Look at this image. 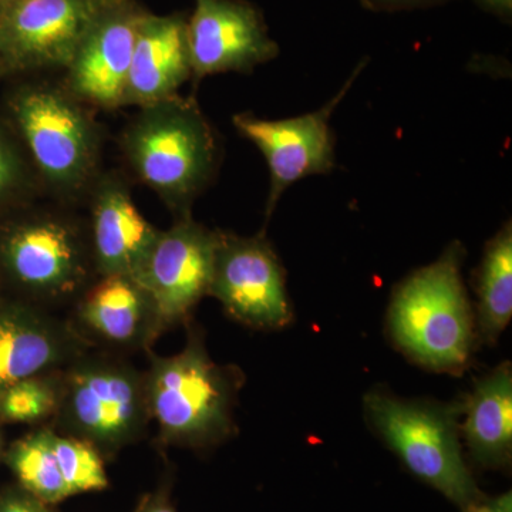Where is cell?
I'll return each instance as SVG.
<instances>
[{"instance_id": "ac0fdd59", "label": "cell", "mask_w": 512, "mask_h": 512, "mask_svg": "<svg viewBox=\"0 0 512 512\" xmlns=\"http://www.w3.org/2000/svg\"><path fill=\"white\" fill-rule=\"evenodd\" d=\"M463 430L468 451L481 468L510 466L512 454V372L503 363L476 384L464 403Z\"/></svg>"}, {"instance_id": "277c9868", "label": "cell", "mask_w": 512, "mask_h": 512, "mask_svg": "<svg viewBox=\"0 0 512 512\" xmlns=\"http://www.w3.org/2000/svg\"><path fill=\"white\" fill-rule=\"evenodd\" d=\"M144 369L150 419L160 447L205 450L235 433L234 410L244 375L235 366L214 362L197 325L187 345L171 356L148 350Z\"/></svg>"}, {"instance_id": "d4e9b609", "label": "cell", "mask_w": 512, "mask_h": 512, "mask_svg": "<svg viewBox=\"0 0 512 512\" xmlns=\"http://www.w3.org/2000/svg\"><path fill=\"white\" fill-rule=\"evenodd\" d=\"M134 512H178L171 500L170 483H161L156 491L144 495Z\"/></svg>"}, {"instance_id": "7c38bea8", "label": "cell", "mask_w": 512, "mask_h": 512, "mask_svg": "<svg viewBox=\"0 0 512 512\" xmlns=\"http://www.w3.org/2000/svg\"><path fill=\"white\" fill-rule=\"evenodd\" d=\"M67 319L89 348L123 356L147 353L170 329L150 293L131 275L97 276L70 306Z\"/></svg>"}, {"instance_id": "4fadbf2b", "label": "cell", "mask_w": 512, "mask_h": 512, "mask_svg": "<svg viewBox=\"0 0 512 512\" xmlns=\"http://www.w3.org/2000/svg\"><path fill=\"white\" fill-rule=\"evenodd\" d=\"M192 82L221 73H251L279 55L264 15L248 0H195L187 16Z\"/></svg>"}, {"instance_id": "ba28073f", "label": "cell", "mask_w": 512, "mask_h": 512, "mask_svg": "<svg viewBox=\"0 0 512 512\" xmlns=\"http://www.w3.org/2000/svg\"><path fill=\"white\" fill-rule=\"evenodd\" d=\"M114 0H9L0 10V63L8 79L62 74Z\"/></svg>"}, {"instance_id": "4dcf8cb0", "label": "cell", "mask_w": 512, "mask_h": 512, "mask_svg": "<svg viewBox=\"0 0 512 512\" xmlns=\"http://www.w3.org/2000/svg\"><path fill=\"white\" fill-rule=\"evenodd\" d=\"M0 451H2V439H0Z\"/></svg>"}, {"instance_id": "5bb4252c", "label": "cell", "mask_w": 512, "mask_h": 512, "mask_svg": "<svg viewBox=\"0 0 512 512\" xmlns=\"http://www.w3.org/2000/svg\"><path fill=\"white\" fill-rule=\"evenodd\" d=\"M144 10L136 0H114L60 74L70 92L96 111L123 109L134 40Z\"/></svg>"}, {"instance_id": "5b68a950", "label": "cell", "mask_w": 512, "mask_h": 512, "mask_svg": "<svg viewBox=\"0 0 512 512\" xmlns=\"http://www.w3.org/2000/svg\"><path fill=\"white\" fill-rule=\"evenodd\" d=\"M146 375L127 356L87 349L62 370L59 409L50 426L113 460L150 426Z\"/></svg>"}, {"instance_id": "2e32d148", "label": "cell", "mask_w": 512, "mask_h": 512, "mask_svg": "<svg viewBox=\"0 0 512 512\" xmlns=\"http://www.w3.org/2000/svg\"><path fill=\"white\" fill-rule=\"evenodd\" d=\"M87 349L69 319L0 296V392L20 380L59 372Z\"/></svg>"}, {"instance_id": "e0dca14e", "label": "cell", "mask_w": 512, "mask_h": 512, "mask_svg": "<svg viewBox=\"0 0 512 512\" xmlns=\"http://www.w3.org/2000/svg\"><path fill=\"white\" fill-rule=\"evenodd\" d=\"M187 16L183 12L157 15L144 10L134 40L123 109H140L170 99L192 80Z\"/></svg>"}, {"instance_id": "cb8c5ba5", "label": "cell", "mask_w": 512, "mask_h": 512, "mask_svg": "<svg viewBox=\"0 0 512 512\" xmlns=\"http://www.w3.org/2000/svg\"><path fill=\"white\" fill-rule=\"evenodd\" d=\"M0 512H57L55 505L45 503L19 484L0 490Z\"/></svg>"}, {"instance_id": "9a60e30c", "label": "cell", "mask_w": 512, "mask_h": 512, "mask_svg": "<svg viewBox=\"0 0 512 512\" xmlns=\"http://www.w3.org/2000/svg\"><path fill=\"white\" fill-rule=\"evenodd\" d=\"M83 208L97 276H136L160 228L138 210L128 175L104 168Z\"/></svg>"}, {"instance_id": "ffe728a7", "label": "cell", "mask_w": 512, "mask_h": 512, "mask_svg": "<svg viewBox=\"0 0 512 512\" xmlns=\"http://www.w3.org/2000/svg\"><path fill=\"white\" fill-rule=\"evenodd\" d=\"M53 431L50 424L33 427L10 444L3 458L20 487L47 504L57 505L72 495L53 447Z\"/></svg>"}, {"instance_id": "f1b7e54d", "label": "cell", "mask_w": 512, "mask_h": 512, "mask_svg": "<svg viewBox=\"0 0 512 512\" xmlns=\"http://www.w3.org/2000/svg\"><path fill=\"white\" fill-rule=\"evenodd\" d=\"M8 80V76H6L5 69H3L2 63H0V83Z\"/></svg>"}, {"instance_id": "8992f818", "label": "cell", "mask_w": 512, "mask_h": 512, "mask_svg": "<svg viewBox=\"0 0 512 512\" xmlns=\"http://www.w3.org/2000/svg\"><path fill=\"white\" fill-rule=\"evenodd\" d=\"M464 249L454 242L393 293L389 326L396 345L436 372H463L474 345L473 312L461 276Z\"/></svg>"}, {"instance_id": "8fae6325", "label": "cell", "mask_w": 512, "mask_h": 512, "mask_svg": "<svg viewBox=\"0 0 512 512\" xmlns=\"http://www.w3.org/2000/svg\"><path fill=\"white\" fill-rule=\"evenodd\" d=\"M217 229L177 218L160 234L134 278L154 299L168 328L191 318L210 291Z\"/></svg>"}, {"instance_id": "30bf717a", "label": "cell", "mask_w": 512, "mask_h": 512, "mask_svg": "<svg viewBox=\"0 0 512 512\" xmlns=\"http://www.w3.org/2000/svg\"><path fill=\"white\" fill-rule=\"evenodd\" d=\"M362 67H357L338 96L315 113L286 120L259 119L251 113L232 117L239 136L251 141L268 164L271 185L266 220L271 218L282 194L291 185L309 175L328 174L335 167V134L330 128V116L355 83Z\"/></svg>"}, {"instance_id": "484cf974", "label": "cell", "mask_w": 512, "mask_h": 512, "mask_svg": "<svg viewBox=\"0 0 512 512\" xmlns=\"http://www.w3.org/2000/svg\"><path fill=\"white\" fill-rule=\"evenodd\" d=\"M366 6L380 10H403L436 5L444 0H362Z\"/></svg>"}, {"instance_id": "603a6c76", "label": "cell", "mask_w": 512, "mask_h": 512, "mask_svg": "<svg viewBox=\"0 0 512 512\" xmlns=\"http://www.w3.org/2000/svg\"><path fill=\"white\" fill-rule=\"evenodd\" d=\"M53 447L72 497L77 494L100 493L109 488L106 458L92 444L55 430Z\"/></svg>"}, {"instance_id": "7402d4cb", "label": "cell", "mask_w": 512, "mask_h": 512, "mask_svg": "<svg viewBox=\"0 0 512 512\" xmlns=\"http://www.w3.org/2000/svg\"><path fill=\"white\" fill-rule=\"evenodd\" d=\"M45 198L19 138L0 113V214Z\"/></svg>"}, {"instance_id": "3957f363", "label": "cell", "mask_w": 512, "mask_h": 512, "mask_svg": "<svg viewBox=\"0 0 512 512\" xmlns=\"http://www.w3.org/2000/svg\"><path fill=\"white\" fill-rule=\"evenodd\" d=\"M119 150L126 174L150 188L174 220L191 217L222 158L220 138L200 104L181 94L137 109L121 130Z\"/></svg>"}, {"instance_id": "f546056e", "label": "cell", "mask_w": 512, "mask_h": 512, "mask_svg": "<svg viewBox=\"0 0 512 512\" xmlns=\"http://www.w3.org/2000/svg\"><path fill=\"white\" fill-rule=\"evenodd\" d=\"M8 2H9V0H0V10L5 8L6 3H8Z\"/></svg>"}, {"instance_id": "d6986e66", "label": "cell", "mask_w": 512, "mask_h": 512, "mask_svg": "<svg viewBox=\"0 0 512 512\" xmlns=\"http://www.w3.org/2000/svg\"><path fill=\"white\" fill-rule=\"evenodd\" d=\"M478 332L497 342L512 316V228L508 221L487 247L477 279Z\"/></svg>"}, {"instance_id": "52a82bcc", "label": "cell", "mask_w": 512, "mask_h": 512, "mask_svg": "<svg viewBox=\"0 0 512 512\" xmlns=\"http://www.w3.org/2000/svg\"><path fill=\"white\" fill-rule=\"evenodd\" d=\"M370 423L414 476L440 491L461 511L485 497L468 470L460 440V409L426 400H402L382 390L365 397Z\"/></svg>"}, {"instance_id": "83f0119b", "label": "cell", "mask_w": 512, "mask_h": 512, "mask_svg": "<svg viewBox=\"0 0 512 512\" xmlns=\"http://www.w3.org/2000/svg\"><path fill=\"white\" fill-rule=\"evenodd\" d=\"M485 12L493 13L497 18L510 22L512 18V0H474Z\"/></svg>"}, {"instance_id": "4316f807", "label": "cell", "mask_w": 512, "mask_h": 512, "mask_svg": "<svg viewBox=\"0 0 512 512\" xmlns=\"http://www.w3.org/2000/svg\"><path fill=\"white\" fill-rule=\"evenodd\" d=\"M464 512H512L511 493L500 495L497 498H490L485 495L480 503L474 504Z\"/></svg>"}, {"instance_id": "44dd1931", "label": "cell", "mask_w": 512, "mask_h": 512, "mask_svg": "<svg viewBox=\"0 0 512 512\" xmlns=\"http://www.w3.org/2000/svg\"><path fill=\"white\" fill-rule=\"evenodd\" d=\"M62 370L20 380L0 392V423L39 427L52 423L59 409Z\"/></svg>"}, {"instance_id": "7a4b0ae2", "label": "cell", "mask_w": 512, "mask_h": 512, "mask_svg": "<svg viewBox=\"0 0 512 512\" xmlns=\"http://www.w3.org/2000/svg\"><path fill=\"white\" fill-rule=\"evenodd\" d=\"M97 278L86 215L39 198L0 214V292L56 312Z\"/></svg>"}, {"instance_id": "6da1fadb", "label": "cell", "mask_w": 512, "mask_h": 512, "mask_svg": "<svg viewBox=\"0 0 512 512\" xmlns=\"http://www.w3.org/2000/svg\"><path fill=\"white\" fill-rule=\"evenodd\" d=\"M0 113L19 138L47 200L83 208L103 167L106 130L60 74L12 77Z\"/></svg>"}, {"instance_id": "9c48e42d", "label": "cell", "mask_w": 512, "mask_h": 512, "mask_svg": "<svg viewBox=\"0 0 512 512\" xmlns=\"http://www.w3.org/2000/svg\"><path fill=\"white\" fill-rule=\"evenodd\" d=\"M208 296L248 328L281 329L292 320L285 269L264 231L239 237L217 229Z\"/></svg>"}, {"instance_id": "1f68e13d", "label": "cell", "mask_w": 512, "mask_h": 512, "mask_svg": "<svg viewBox=\"0 0 512 512\" xmlns=\"http://www.w3.org/2000/svg\"><path fill=\"white\" fill-rule=\"evenodd\" d=\"M0 296H2V292H0Z\"/></svg>"}]
</instances>
